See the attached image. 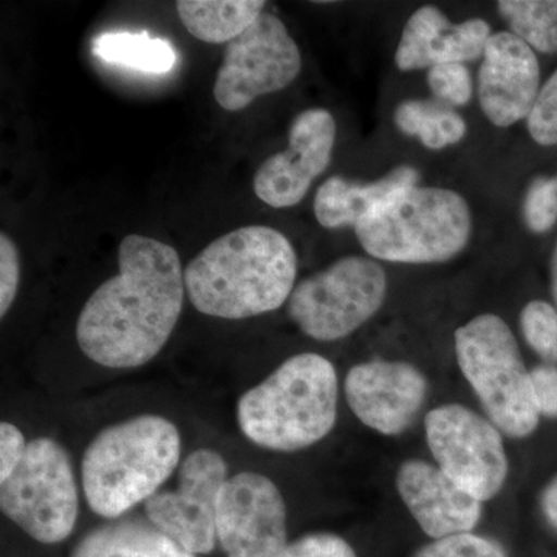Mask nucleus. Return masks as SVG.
Returning a JSON list of instances; mask_svg holds the SVG:
<instances>
[{"label":"nucleus","instance_id":"c756f323","mask_svg":"<svg viewBox=\"0 0 557 557\" xmlns=\"http://www.w3.org/2000/svg\"><path fill=\"white\" fill-rule=\"evenodd\" d=\"M21 282L20 251L5 233L0 234V317L5 318L17 296Z\"/></svg>","mask_w":557,"mask_h":557},{"label":"nucleus","instance_id":"473e14b6","mask_svg":"<svg viewBox=\"0 0 557 557\" xmlns=\"http://www.w3.org/2000/svg\"><path fill=\"white\" fill-rule=\"evenodd\" d=\"M541 508L549 525L557 530V474L542 490Z\"/></svg>","mask_w":557,"mask_h":557},{"label":"nucleus","instance_id":"39448f33","mask_svg":"<svg viewBox=\"0 0 557 557\" xmlns=\"http://www.w3.org/2000/svg\"><path fill=\"white\" fill-rule=\"evenodd\" d=\"M471 231V209L460 194L417 185L359 223L355 234L370 258L424 265L456 258Z\"/></svg>","mask_w":557,"mask_h":557},{"label":"nucleus","instance_id":"a211bd4d","mask_svg":"<svg viewBox=\"0 0 557 557\" xmlns=\"http://www.w3.org/2000/svg\"><path fill=\"white\" fill-rule=\"evenodd\" d=\"M420 172L412 166H398L379 182L359 185L343 177H330L319 186L314 197V215L327 230L357 228L373 212L397 197L401 190L418 185Z\"/></svg>","mask_w":557,"mask_h":557},{"label":"nucleus","instance_id":"aec40b11","mask_svg":"<svg viewBox=\"0 0 557 557\" xmlns=\"http://www.w3.org/2000/svg\"><path fill=\"white\" fill-rule=\"evenodd\" d=\"M265 5L263 0H182L177 11L194 38L230 44L258 21Z\"/></svg>","mask_w":557,"mask_h":557},{"label":"nucleus","instance_id":"f8f14e48","mask_svg":"<svg viewBox=\"0 0 557 557\" xmlns=\"http://www.w3.org/2000/svg\"><path fill=\"white\" fill-rule=\"evenodd\" d=\"M218 541L226 557H281L288 547L287 504L255 471L231 475L218 502Z\"/></svg>","mask_w":557,"mask_h":557},{"label":"nucleus","instance_id":"0eeeda50","mask_svg":"<svg viewBox=\"0 0 557 557\" xmlns=\"http://www.w3.org/2000/svg\"><path fill=\"white\" fill-rule=\"evenodd\" d=\"M0 509L39 544H61L75 530L79 491L72 460L60 442L38 437L28 442L20 468L0 483Z\"/></svg>","mask_w":557,"mask_h":557},{"label":"nucleus","instance_id":"bb28decb","mask_svg":"<svg viewBox=\"0 0 557 557\" xmlns=\"http://www.w3.org/2000/svg\"><path fill=\"white\" fill-rule=\"evenodd\" d=\"M428 86L438 101L450 106H467L472 98L474 84L465 64H438L429 69Z\"/></svg>","mask_w":557,"mask_h":557},{"label":"nucleus","instance_id":"f3484780","mask_svg":"<svg viewBox=\"0 0 557 557\" xmlns=\"http://www.w3.org/2000/svg\"><path fill=\"white\" fill-rule=\"evenodd\" d=\"M491 36L490 24L479 17L450 24L437 7H421L405 25L395 53V64L401 72L453 62L467 64L483 58Z\"/></svg>","mask_w":557,"mask_h":557},{"label":"nucleus","instance_id":"4468645a","mask_svg":"<svg viewBox=\"0 0 557 557\" xmlns=\"http://www.w3.org/2000/svg\"><path fill=\"white\" fill-rule=\"evenodd\" d=\"M335 141L336 121L329 110L299 113L289 126L287 150L263 161L256 172V196L271 208L296 207L327 170Z\"/></svg>","mask_w":557,"mask_h":557},{"label":"nucleus","instance_id":"2f4dec72","mask_svg":"<svg viewBox=\"0 0 557 557\" xmlns=\"http://www.w3.org/2000/svg\"><path fill=\"white\" fill-rule=\"evenodd\" d=\"M531 388L539 416L557 420V368L552 364L537 366L530 370Z\"/></svg>","mask_w":557,"mask_h":557},{"label":"nucleus","instance_id":"cd10ccee","mask_svg":"<svg viewBox=\"0 0 557 557\" xmlns=\"http://www.w3.org/2000/svg\"><path fill=\"white\" fill-rule=\"evenodd\" d=\"M531 138L541 146L557 145V69L541 87L527 119Z\"/></svg>","mask_w":557,"mask_h":557},{"label":"nucleus","instance_id":"2eb2a0df","mask_svg":"<svg viewBox=\"0 0 557 557\" xmlns=\"http://www.w3.org/2000/svg\"><path fill=\"white\" fill-rule=\"evenodd\" d=\"M541 90L536 53L511 32H498L487 40L479 72V101L486 119L509 127L528 119Z\"/></svg>","mask_w":557,"mask_h":557},{"label":"nucleus","instance_id":"9d476101","mask_svg":"<svg viewBox=\"0 0 557 557\" xmlns=\"http://www.w3.org/2000/svg\"><path fill=\"white\" fill-rule=\"evenodd\" d=\"M302 69V57L284 22L265 13L226 46L214 83V98L228 112L247 109L263 95L288 87Z\"/></svg>","mask_w":557,"mask_h":557},{"label":"nucleus","instance_id":"6e6552de","mask_svg":"<svg viewBox=\"0 0 557 557\" xmlns=\"http://www.w3.org/2000/svg\"><path fill=\"white\" fill-rule=\"evenodd\" d=\"M386 296L383 267L362 256H346L296 285L288 317L309 338L333 343L375 317Z\"/></svg>","mask_w":557,"mask_h":557},{"label":"nucleus","instance_id":"1a4fd4ad","mask_svg":"<svg viewBox=\"0 0 557 557\" xmlns=\"http://www.w3.org/2000/svg\"><path fill=\"white\" fill-rule=\"evenodd\" d=\"M424 434L435 465L480 502L504 490L507 449L490 418L461 405L440 406L424 418Z\"/></svg>","mask_w":557,"mask_h":557},{"label":"nucleus","instance_id":"c85d7f7f","mask_svg":"<svg viewBox=\"0 0 557 557\" xmlns=\"http://www.w3.org/2000/svg\"><path fill=\"white\" fill-rule=\"evenodd\" d=\"M281 557H358L346 539L333 533H311L288 544Z\"/></svg>","mask_w":557,"mask_h":557},{"label":"nucleus","instance_id":"dca6fc26","mask_svg":"<svg viewBox=\"0 0 557 557\" xmlns=\"http://www.w3.org/2000/svg\"><path fill=\"white\" fill-rule=\"evenodd\" d=\"M395 483L403 504L429 537L472 533L482 518L483 502L458 486L437 465L410 458L398 468Z\"/></svg>","mask_w":557,"mask_h":557},{"label":"nucleus","instance_id":"5701e85b","mask_svg":"<svg viewBox=\"0 0 557 557\" xmlns=\"http://www.w3.org/2000/svg\"><path fill=\"white\" fill-rule=\"evenodd\" d=\"M498 13L512 35L541 53H557V0H500Z\"/></svg>","mask_w":557,"mask_h":557},{"label":"nucleus","instance_id":"f257e3e1","mask_svg":"<svg viewBox=\"0 0 557 557\" xmlns=\"http://www.w3.org/2000/svg\"><path fill=\"white\" fill-rule=\"evenodd\" d=\"M119 269L84 304L76 341L102 368L137 369L163 350L177 327L185 271L171 245L138 234L121 242Z\"/></svg>","mask_w":557,"mask_h":557},{"label":"nucleus","instance_id":"393cba45","mask_svg":"<svg viewBox=\"0 0 557 557\" xmlns=\"http://www.w3.org/2000/svg\"><path fill=\"white\" fill-rule=\"evenodd\" d=\"M523 220L534 234L548 233L557 222V177H537L523 199Z\"/></svg>","mask_w":557,"mask_h":557},{"label":"nucleus","instance_id":"423d86ee","mask_svg":"<svg viewBox=\"0 0 557 557\" xmlns=\"http://www.w3.org/2000/svg\"><path fill=\"white\" fill-rule=\"evenodd\" d=\"M454 347L458 368L487 418L508 437L533 435L541 416L530 370L507 322L497 314H479L457 329Z\"/></svg>","mask_w":557,"mask_h":557},{"label":"nucleus","instance_id":"72a5a7b5","mask_svg":"<svg viewBox=\"0 0 557 557\" xmlns=\"http://www.w3.org/2000/svg\"><path fill=\"white\" fill-rule=\"evenodd\" d=\"M549 273H552V295L553 299H555V307L557 310V242L555 251H553L552 256V267H549Z\"/></svg>","mask_w":557,"mask_h":557},{"label":"nucleus","instance_id":"20e7f679","mask_svg":"<svg viewBox=\"0 0 557 557\" xmlns=\"http://www.w3.org/2000/svg\"><path fill=\"white\" fill-rule=\"evenodd\" d=\"M338 397V373L327 358L295 355L242 395L237 423L252 445L296 453L333 431Z\"/></svg>","mask_w":557,"mask_h":557},{"label":"nucleus","instance_id":"7c9ffc66","mask_svg":"<svg viewBox=\"0 0 557 557\" xmlns=\"http://www.w3.org/2000/svg\"><path fill=\"white\" fill-rule=\"evenodd\" d=\"M28 442L24 432L10 421L0 424V483L7 482L20 468L27 453Z\"/></svg>","mask_w":557,"mask_h":557},{"label":"nucleus","instance_id":"412c9836","mask_svg":"<svg viewBox=\"0 0 557 557\" xmlns=\"http://www.w3.org/2000/svg\"><path fill=\"white\" fill-rule=\"evenodd\" d=\"M395 124L403 134L420 139L424 148L442 150L457 145L468 132L460 113L442 101L408 100L395 110Z\"/></svg>","mask_w":557,"mask_h":557},{"label":"nucleus","instance_id":"4be33fe9","mask_svg":"<svg viewBox=\"0 0 557 557\" xmlns=\"http://www.w3.org/2000/svg\"><path fill=\"white\" fill-rule=\"evenodd\" d=\"M94 53L109 64L146 73H166L177 64L170 42L150 38L148 33H104L94 40Z\"/></svg>","mask_w":557,"mask_h":557},{"label":"nucleus","instance_id":"b1692460","mask_svg":"<svg viewBox=\"0 0 557 557\" xmlns=\"http://www.w3.org/2000/svg\"><path fill=\"white\" fill-rule=\"evenodd\" d=\"M520 330L528 346L544 359L557 364V310L545 300H531L520 311Z\"/></svg>","mask_w":557,"mask_h":557},{"label":"nucleus","instance_id":"7ed1b4c3","mask_svg":"<svg viewBox=\"0 0 557 557\" xmlns=\"http://www.w3.org/2000/svg\"><path fill=\"white\" fill-rule=\"evenodd\" d=\"M180 458L182 435L170 418L145 413L102 429L81 463L87 505L101 518L120 519L159 493Z\"/></svg>","mask_w":557,"mask_h":557},{"label":"nucleus","instance_id":"9b49d317","mask_svg":"<svg viewBox=\"0 0 557 557\" xmlns=\"http://www.w3.org/2000/svg\"><path fill=\"white\" fill-rule=\"evenodd\" d=\"M228 479L219 450H193L180 465L177 486L146 502V518L190 555H209L219 542L218 502Z\"/></svg>","mask_w":557,"mask_h":557},{"label":"nucleus","instance_id":"f03ea898","mask_svg":"<svg viewBox=\"0 0 557 557\" xmlns=\"http://www.w3.org/2000/svg\"><path fill=\"white\" fill-rule=\"evenodd\" d=\"M298 276L292 242L270 226H244L208 245L185 270L186 295L207 317L239 321L281 309Z\"/></svg>","mask_w":557,"mask_h":557},{"label":"nucleus","instance_id":"a878e982","mask_svg":"<svg viewBox=\"0 0 557 557\" xmlns=\"http://www.w3.org/2000/svg\"><path fill=\"white\" fill-rule=\"evenodd\" d=\"M412 557H508L497 541L474 533L435 539L413 553Z\"/></svg>","mask_w":557,"mask_h":557},{"label":"nucleus","instance_id":"6ab92c4d","mask_svg":"<svg viewBox=\"0 0 557 557\" xmlns=\"http://www.w3.org/2000/svg\"><path fill=\"white\" fill-rule=\"evenodd\" d=\"M70 557H197L152 525L149 520L115 519L94 528Z\"/></svg>","mask_w":557,"mask_h":557},{"label":"nucleus","instance_id":"ddd939ff","mask_svg":"<svg viewBox=\"0 0 557 557\" xmlns=\"http://www.w3.org/2000/svg\"><path fill=\"white\" fill-rule=\"evenodd\" d=\"M428 394L426 376L406 361L370 359L354 366L344 380V395L355 417L387 437L409 431Z\"/></svg>","mask_w":557,"mask_h":557}]
</instances>
